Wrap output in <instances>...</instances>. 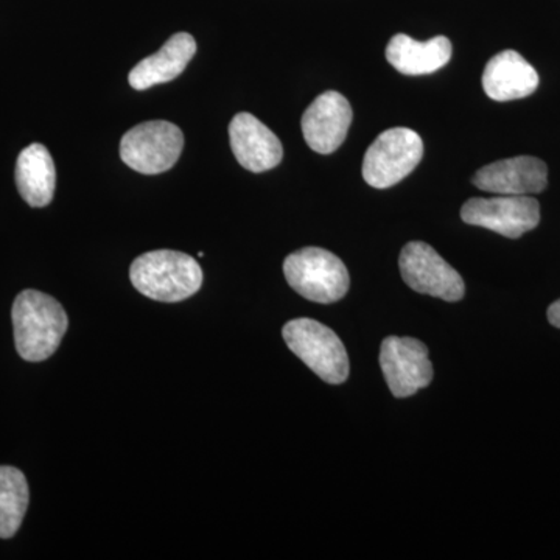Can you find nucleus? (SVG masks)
Listing matches in <instances>:
<instances>
[{
	"label": "nucleus",
	"instance_id": "nucleus-1",
	"mask_svg": "<svg viewBox=\"0 0 560 560\" xmlns=\"http://www.w3.org/2000/svg\"><path fill=\"white\" fill-rule=\"evenodd\" d=\"M14 341L18 353L27 361L50 359L68 330V313L49 294L25 290L13 304Z\"/></svg>",
	"mask_w": 560,
	"mask_h": 560
},
{
	"label": "nucleus",
	"instance_id": "nucleus-2",
	"mask_svg": "<svg viewBox=\"0 0 560 560\" xmlns=\"http://www.w3.org/2000/svg\"><path fill=\"white\" fill-rule=\"evenodd\" d=\"M130 279L135 289L150 300L179 302L201 289L202 270L189 254L160 249L132 261Z\"/></svg>",
	"mask_w": 560,
	"mask_h": 560
},
{
	"label": "nucleus",
	"instance_id": "nucleus-3",
	"mask_svg": "<svg viewBox=\"0 0 560 560\" xmlns=\"http://www.w3.org/2000/svg\"><path fill=\"white\" fill-rule=\"evenodd\" d=\"M283 275L291 289L318 304H334L349 291V271L340 257L315 246L290 254L283 261Z\"/></svg>",
	"mask_w": 560,
	"mask_h": 560
},
{
	"label": "nucleus",
	"instance_id": "nucleus-4",
	"mask_svg": "<svg viewBox=\"0 0 560 560\" xmlns=\"http://www.w3.org/2000/svg\"><path fill=\"white\" fill-rule=\"evenodd\" d=\"M291 352L304 361L316 375L330 385L349 377V357L338 335L315 319L290 320L282 330Z\"/></svg>",
	"mask_w": 560,
	"mask_h": 560
},
{
	"label": "nucleus",
	"instance_id": "nucleus-5",
	"mask_svg": "<svg viewBox=\"0 0 560 560\" xmlns=\"http://www.w3.org/2000/svg\"><path fill=\"white\" fill-rule=\"evenodd\" d=\"M423 158V140L410 128H390L372 142L363 160V178L374 189H389L407 178Z\"/></svg>",
	"mask_w": 560,
	"mask_h": 560
},
{
	"label": "nucleus",
	"instance_id": "nucleus-6",
	"mask_svg": "<svg viewBox=\"0 0 560 560\" xmlns=\"http://www.w3.org/2000/svg\"><path fill=\"white\" fill-rule=\"evenodd\" d=\"M183 149V131L165 120L136 125L120 140L121 161L142 175H160L171 171Z\"/></svg>",
	"mask_w": 560,
	"mask_h": 560
},
{
	"label": "nucleus",
	"instance_id": "nucleus-7",
	"mask_svg": "<svg viewBox=\"0 0 560 560\" xmlns=\"http://www.w3.org/2000/svg\"><path fill=\"white\" fill-rule=\"evenodd\" d=\"M399 267L405 283L420 294L456 302L463 300L466 293L459 272L427 243L411 242L405 245Z\"/></svg>",
	"mask_w": 560,
	"mask_h": 560
},
{
	"label": "nucleus",
	"instance_id": "nucleus-8",
	"mask_svg": "<svg viewBox=\"0 0 560 560\" xmlns=\"http://www.w3.org/2000/svg\"><path fill=\"white\" fill-rule=\"evenodd\" d=\"M460 219L471 226L486 228L508 238L522 237L540 223V205L533 197L499 195L470 198L460 209Z\"/></svg>",
	"mask_w": 560,
	"mask_h": 560
},
{
	"label": "nucleus",
	"instance_id": "nucleus-9",
	"mask_svg": "<svg viewBox=\"0 0 560 560\" xmlns=\"http://www.w3.org/2000/svg\"><path fill=\"white\" fill-rule=\"evenodd\" d=\"M381 366L390 393L399 399L415 396L433 381L429 349L415 338H386L382 342Z\"/></svg>",
	"mask_w": 560,
	"mask_h": 560
},
{
	"label": "nucleus",
	"instance_id": "nucleus-10",
	"mask_svg": "<svg viewBox=\"0 0 560 560\" xmlns=\"http://www.w3.org/2000/svg\"><path fill=\"white\" fill-rule=\"evenodd\" d=\"M352 117V106L345 95L337 91L324 92L302 116L305 142L316 153H335L348 138Z\"/></svg>",
	"mask_w": 560,
	"mask_h": 560
},
{
	"label": "nucleus",
	"instance_id": "nucleus-11",
	"mask_svg": "<svg viewBox=\"0 0 560 560\" xmlns=\"http://www.w3.org/2000/svg\"><path fill=\"white\" fill-rule=\"evenodd\" d=\"M471 183L489 194L530 197L548 186V167L539 158L515 156L486 165Z\"/></svg>",
	"mask_w": 560,
	"mask_h": 560
},
{
	"label": "nucleus",
	"instance_id": "nucleus-12",
	"mask_svg": "<svg viewBox=\"0 0 560 560\" xmlns=\"http://www.w3.org/2000/svg\"><path fill=\"white\" fill-rule=\"evenodd\" d=\"M231 149L243 168L264 173L278 167L283 147L278 136L249 113H238L230 125Z\"/></svg>",
	"mask_w": 560,
	"mask_h": 560
},
{
	"label": "nucleus",
	"instance_id": "nucleus-13",
	"mask_svg": "<svg viewBox=\"0 0 560 560\" xmlns=\"http://www.w3.org/2000/svg\"><path fill=\"white\" fill-rule=\"evenodd\" d=\"M539 73L518 51L504 50L490 58L482 73V88L495 102L521 101L539 88Z\"/></svg>",
	"mask_w": 560,
	"mask_h": 560
},
{
	"label": "nucleus",
	"instance_id": "nucleus-14",
	"mask_svg": "<svg viewBox=\"0 0 560 560\" xmlns=\"http://www.w3.org/2000/svg\"><path fill=\"white\" fill-rule=\"evenodd\" d=\"M197 54V40L189 33L173 35L156 54L147 57L132 68L128 81L136 91H145L156 84L178 79Z\"/></svg>",
	"mask_w": 560,
	"mask_h": 560
},
{
	"label": "nucleus",
	"instance_id": "nucleus-15",
	"mask_svg": "<svg viewBox=\"0 0 560 560\" xmlns=\"http://www.w3.org/2000/svg\"><path fill=\"white\" fill-rule=\"evenodd\" d=\"M452 51L451 39L445 36L420 43L399 33L390 38L386 47V60L404 75H430L448 65Z\"/></svg>",
	"mask_w": 560,
	"mask_h": 560
},
{
	"label": "nucleus",
	"instance_id": "nucleus-16",
	"mask_svg": "<svg viewBox=\"0 0 560 560\" xmlns=\"http://www.w3.org/2000/svg\"><path fill=\"white\" fill-rule=\"evenodd\" d=\"M14 176L21 197L32 208H44L54 200L57 171L54 158L43 143H32L21 151Z\"/></svg>",
	"mask_w": 560,
	"mask_h": 560
},
{
	"label": "nucleus",
	"instance_id": "nucleus-17",
	"mask_svg": "<svg viewBox=\"0 0 560 560\" xmlns=\"http://www.w3.org/2000/svg\"><path fill=\"white\" fill-rule=\"evenodd\" d=\"M28 499L24 474L16 467L0 466V539H10L21 528Z\"/></svg>",
	"mask_w": 560,
	"mask_h": 560
},
{
	"label": "nucleus",
	"instance_id": "nucleus-18",
	"mask_svg": "<svg viewBox=\"0 0 560 560\" xmlns=\"http://www.w3.org/2000/svg\"><path fill=\"white\" fill-rule=\"evenodd\" d=\"M548 320H550L551 326L560 329V300L556 301L555 304H551L550 308H548Z\"/></svg>",
	"mask_w": 560,
	"mask_h": 560
}]
</instances>
